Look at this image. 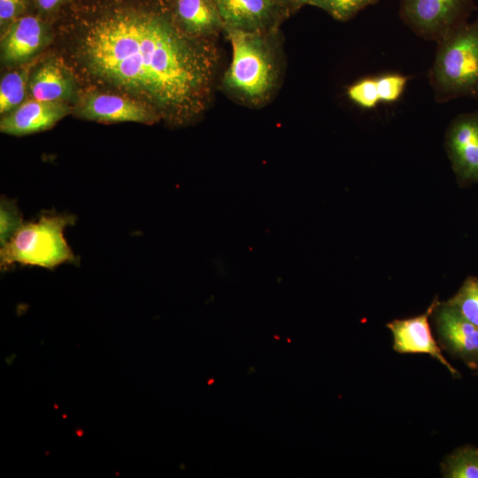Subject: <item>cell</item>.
I'll list each match as a JSON object with an SVG mask.
<instances>
[{"mask_svg":"<svg viewBox=\"0 0 478 478\" xmlns=\"http://www.w3.org/2000/svg\"><path fill=\"white\" fill-rule=\"evenodd\" d=\"M289 12H294L301 8L302 6L308 4V0H279Z\"/></svg>","mask_w":478,"mask_h":478,"instance_id":"obj_23","label":"cell"},{"mask_svg":"<svg viewBox=\"0 0 478 478\" xmlns=\"http://www.w3.org/2000/svg\"><path fill=\"white\" fill-rule=\"evenodd\" d=\"M79 113L84 119L99 122L150 123L157 117L136 101L103 93L87 96L79 108Z\"/></svg>","mask_w":478,"mask_h":478,"instance_id":"obj_11","label":"cell"},{"mask_svg":"<svg viewBox=\"0 0 478 478\" xmlns=\"http://www.w3.org/2000/svg\"><path fill=\"white\" fill-rule=\"evenodd\" d=\"M29 89L35 99L60 102L71 96L73 82L59 64L49 61L35 73Z\"/></svg>","mask_w":478,"mask_h":478,"instance_id":"obj_14","label":"cell"},{"mask_svg":"<svg viewBox=\"0 0 478 478\" xmlns=\"http://www.w3.org/2000/svg\"><path fill=\"white\" fill-rule=\"evenodd\" d=\"M73 223L69 216H43L36 222L23 223L0 250V266L6 269L15 263L52 268L74 256L63 231Z\"/></svg>","mask_w":478,"mask_h":478,"instance_id":"obj_4","label":"cell"},{"mask_svg":"<svg viewBox=\"0 0 478 478\" xmlns=\"http://www.w3.org/2000/svg\"><path fill=\"white\" fill-rule=\"evenodd\" d=\"M446 303L478 328V277L466 278Z\"/></svg>","mask_w":478,"mask_h":478,"instance_id":"obj_17","label":"cell"},{"mask_svg":"<svg viewBox=\"0 0 478 478\" xmlns=\"http://www.w3.org/2000/svg\"><path fill=\"white\" fill-rule=\"evenodd\" d=\"M408 77L399 73H387L375 78L380 101L393 103L403 94Z\"/></svg>","mask_w":478,"mask_h":478,"instance_id":"obj_21","label":"cell"},{"mask_svg":"<svg viewBox=\"0 0 478 478\" xmlns=\"http://www.w3.org/2000/svg\"><path fill=\"white\" fill-rule=\"evenodd\" d=\"M83 53L95 74L143 95L176 122L205 109L220 59L209 39L186 35L163 15L143 12L97 21L84 38Z\"/></svg>","mask_w":478,"mask_h":478,"instance_id":"obj_1","label":"cell"},{"mask_svg":"<svg viewBox=\"0 0 478 478\" xmlns=\"http://www.w3.org/2000/svg\"><path fill=\"white\" fill-rule=\"evenodd\" d=\"M478 370V369H477Z\"/></svg>","mask_w":478,"mask_h":478,"instance_id":"obj_25","label":"cell"},{"mask_svg":"<svg viewBox=\"0 0 478 478\" xmlns=\"http://www.w3.org/2000/svg\"><path fill=\"white\" fill-rule=\"evenodd\" d=\"M24 7L25 0H0L1 27L14 21L23 12Z\"/></svg>","mask_w":478,"mask_h":478,"instance_id":"obj_22","label":"cell"},{"mask_svg":"<svg viewBox=\"0 0 478 478\" xmlns=\"http://www.w3.org/2000/svg\"><path fill=\"white\" fill-rule=\"evenodd\" d=\"M176 25L186 35L207 38L224 31V23L214 0H174Z\"/></svg>","mask_w":478,"mask_h":478,"instance_id":"obj_12","label":"cell"},{"mask_svg":"<svg viewBox=\"0 0 478 478\" xmlns=\"http://www.w3.org/2000/svg\"><path fill=\"white\" fill-rule=\"evenodd\" d=\"M474 0H401L399 15L419 36L436 41L467 21Z\"/></svg>","mask_w":478,"mask_h":478,"instance_id":"obj_5","label":"cell"},{"mask_svg":"<svg viewBox=\"0 0 478 478\" xmlns=\"http://www.w3.org/2000/svg\"><path fill=\"white\" fill-rule=\"evenodd\" d=\"M438 303L439 300L435 298L424 313L408 319L394 320L387 327L392 333L395 351L428 354L443 365L452 376H459V373L443 355L428 323Z\"/></svg>","mask_w":478,"mask_h":478,"instance_id":"obj_9","label":"cell"},{"mask_svg":"<svg viewBox=\"0 0 478 478\" xmlns=\"http://www.w3.org/2000/svg\"><path fill=\"white\" fill-rule=\"evenodd\" d=\"M347 96L354 104L365 109H373L381 102L375 78H365L355 82L349 87Z\"/></svg>","mask_w":478,"mask_h":478,"instance_id":"obj_19","label":"cell"},{"mask_svg":"<svg viewBox=\"0 0 478 478\" xmlns=\"http://www.w3.org/2000/svg\"><path fill=\"white\" fill-rule=\"evenodd\" d=\"M441 344L472 369H478V328L446 302H439L432 313Z\"/></svg>","mask_w":478,"mask_h":478,"instance_id":"obj_8","label":"cell"},{"mask_svg":"<svg viewBox=\"0 0 478 478\" xmlns=\"http://www.w3.org/2000/svg\"><path fill=\"white\" fill-rule=\"evenodd\" d=\"M22 225V218L16 205L2 198L0 204L1 246L6 243Z\"/></svg>","mask_w":478,"mask_h":478,"instance_id":"obj_20","label":"cell"},{"mask_svg":"<svg viewBox=\"0 0 478 478\" xmlns=\"http://www.w3.org/2000/svg\"><path fill=\"white\" fill-rule=\"evenodd\" d=\"M445 148L460 182H478V111L457 116L445 134Z\"/></svg>","mask_w":478,"mask_h":478,"instance_id":"obj_7","label":"cell"},{"mask_svg":"<svg viewBox=\"0 0 478 478\" xmlns=\"http://www.w3.org/2000/svg\"><path fill=\"white\" fill-rule=\"evenodd\" d=\"M445 478H478V448L464 445L447 455L441 463Z\"/></svg>","mask_w":478,"mask_h":478,"instance_id":"obj_15","label":"cell"},{"mask_svg":"<svg viewBox=\"0 0 478 478\" xmlns=\"http://www.w3.org/2000/svg\"><path fill=\"white\" fill-rule=\"evenodd\" d=\"M429 78L439 103L462 96L478 100V19L438 42Z\"/></svg>","mask_w":478,"mask_h":478,"instance_id":"obj_3","label":"cell"},{"mask_svg":"<svg viewBox=\"0 0 478 478\" xmlns=\"http://www.w3.org/2000/svg\"><path fill=\"white\" fill-rule=\"evenodd\" d=\"M224 30L268 32L278 29L289 12L279 0H214Z\"/></svg>","mask_w":478,"mask_h":478,"instance_id":"obj_6","label":"cell"},{"mask_svg":"<svg viewBox=\"0 0 478 478\" xmlns=\"http://www.w3.org/2000/svg\"><path fill=\"white\" fill-rule=\"evenodd\" d=\"M69 112L61 102L27 100L0 121L2 133L12 135H27L52 127Z\"/></svg>","mask_w":478,"mask_h":478,"instance_id":"obj_10","label":"cell"},{"mask_svg":"<svg viewBox=\"0 0 478 478\" xmlns=\"http://www.w3.org/2000/svg\"><path fill=\"white\" fill-rule=\"evenodd\" d=\"M44 28L42 22L26 16L12 21L2 39V58L19 63L32 57L42 45Z\"/></svg>","mask_w":478,"mask_h":478,"instance_id":"obj_13","label":"cell"},{"mask_svg":"<svg viewBox=\"0 0 478 478\" xmlns=\"http://www.w3.org/2000/svg\"><path fill=\"white\" fill-rule=\"evenodd\" d=\"M379 0H308V4L322 9L335 19L346 21Z\"/></svg>","mask_w":478,"mask_h":478,"instance_id":"obj_18","label":"cell"},{"mask_svg":"<svg viewBox=\"0 0 478 478\" xmlns=\"http://www.w3.org/2000/svg\"><path fill=\"white\" fill-rule=\"evenodd\" d=\"M66 0H36L38 6L43 11H50Z\"/></svg>","mask_w":478,"mask_h":478,"instance_id":"obj_24","label":"cell"},{"mask_svg":"<svg viewBox=\"0 0 478 478\" xmlns=\"http://www.w3.org/2000/svg\"><path fill=\"white\" fill-rule=\"evenodd\" d=\"M224 32L232 45V60L222 77V89L244 105H265L275 94L281 81L278 29L268 32L226 29Z\"/></svg>","mask_w":478,"mask_h":478,"instance_id":"obj_2","label":"cell"},{"mask_svg":"<svg viewBox=\"0 0 478 478\" xmlns=\"http://www.w3.org/2000/svg\"><path fill=\"white\" fill-rule=\"evenodd\" d=\"M29 68L7 73L0 83V112L6 113L21 104L26 93Z\"/></svg>","mask_w":478,"mask_h":478,"instance_id":"obj_16","label":"cell"}]
</instances>
